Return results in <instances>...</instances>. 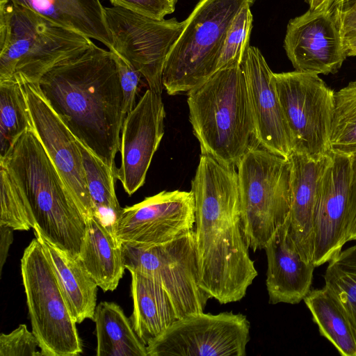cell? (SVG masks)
<instances>
[{"instance_id": "cell-18", "label": "cell", "mask_w": 356, "mask_h": 356, "mask_svg": "<svg viewBox=\"0 0 356 356\" xmlns=\"http://www.w3.org/2000/svg\"><path fill=\"white\" fill-rule=\"evenodd\" d=\"M241 67L259 145L287 159L293 150V142L278 99L274 72L260 50L250 45Z\"/></svg>"}, {"instance_id": "cell-12", "label": "cell", "mask_w": 356, "mask_h": 356, "mask_svg": "<svg viewBox=\"0 0 356 356\" xmlns=\"http://www.w3.org/2000/svg\"><path fill=\"white\" fill-rule=\"evenodd\" d=\"M250 329L241 313L191 314L148 343L147 356H245Z\"/></svg>"}, {"instance_id": "cell-37", "label": "cell", "mask_w": 356, "mask_h": 356, "mask_svg": "<svg viewBox=\"0 0 356 356\" xmlns=\"http://www.w3.org/2000/svg\"><path fill=\"white\" fill-rule=\"evenodd\" d=\"M350 173L346 215L347 242L356 241V150L350 154Z\"/></svg>"}, {"instance_id": "cell-26", "label": "cell", "mask_w": 356, "mask_h": 356, "mask_svg": "<svg viewBox=\"0 0 356 356\" xmlns=\"http://www.w3.org/2000/svg\"><path fill=\"white\" fill-rule=\"evenodd\" d=\"M321 336L343 356H356V334L348 317L328 290H311L304 298Z\"/></svg>"}, {"instance_id": "cell-3", "label": "cell", "mask_w": 356, "mask_h": 356, "mask_svg": "<svg viewBox=\"0 0 356 356\" xmlns=\"http://www.w3.org/2000/svg\"><path fill=\"white\" fill-rule=\"evenodd\" d=\"M0 170L29 205L35 222L33 227L48 241L78 258L86 219L31 127L0 156Z\"/></svg>"}, {"instance_id": "cell-4", "label": "cell", "mask_w": 356, "mask_h": 356, "mask_svg": "<svg viewBox=\"0 0 356 356\" xmlns=\"http://www.w3.org/2000/svg\"><path fill=\"white\" fill-rule=\"evenodd\" d=\"M187 97L189 120L202 154L236 167L259 145L241 65L217 70Z\"/></svg>"}, {"instance_id": "cell-27", "label": "cell", "mask_w": 356, "mask_h": 356, "mask_svg": "<svg viewBox=\"0 0 356 356\" xmlns=\"http://www.w3.org/2000/svg\"><path fill=\"white\" fill-rule=\"evenodd\" d=\"M78 144L83 157L93 216L113 234V226L122 211L115 190V172L79 140Z\"/></svg>"}, {"instance_id": "cell-23", "label": "cell", "mask_w": 356, "mask_h": 356, "mask_svg": "<svg viewBox=\"0 0 356 356\" xmlns=\"http://www.w3.org/2000/svg\"><path fill=\"white\" fill-rule=\"evenodd\" d=\"M133 327L147 346L179 319L175 307L163 288L154 280L130 272Z\"/></svg>"}, {"instance_id": "cell-24", "label": "cell", "mask_w": 356, "mask_h": 356, "mask_svg": "<svg viewBox=\"0 0 356 356\" xmlns=\"http://www.w3.org/2000/svg\"><path fill=\"white\" fill-rule=\"evenodd\" d=\"M47 19L94 39L108 49L112 39L100 0H11Z\"/></svg>"}, {"instance_id": "cell-38", "label": "cell", "mask_w": 356, "mask_h": 356, "mask_svg": "<svg viewBox=\"0 0 356 356\" xmlns=\"http://www.w3.org/2000/svg\"><path fill=\"white\" fill-rule=\"evenodd\" d=\"M13 229L10 227L0 225V274L7 259L9 248L13 241Z\"/></svg>"}, {"instance_id": "cell-21", "label": "cell", "mask_w": 356, "mask_h": 356, "mask_svg": "<svg viewBox=\"0 0 356 356\" xmlns=\"http://www.w3.org/2000/svg\"><path fill=\"white\" fill-rule=\"evenodd\" d=\"M33 229L52 264L72 316L76 323L88 318L93 321L97 284L78 258L48 241L36 227Z\"/></svg>"}, {"instance_id": "cell-39", "label": "cell", "mask_w": 356, "mask_h": 356, "mask_svg": "<svg viewBox=\"0 0 356 356\" xmlns=\"http://www.w3.org/2000/svg\"><path fill=\"white\" fill-rule=\"evenodd\" d=\"M311 11H330L335 9L339 0H305Z\"/></svg>"}, {"instance_id": "cell-10", "label": "cell", "mask_w": 356, "mask_h": 356, "mask_svg": "<svg viewBox=\"0 0 356 356\" xmlns=\"http://www.w3.org/2000/svg\"><path fill=\"white\" fill-rule=\"evenodd\" d=\"M274 80L293 150L314 160L322 159L330 150L334 91L316 74L274 73Z\"/></svg>"}, {"instance_id": "cell-41", "label": "cell", "mask_w": 356, "mask_h": 356, "mask_svg": "<svg viewBox=\"0 0 356 356\" xmlns=\"http://www.w3.org/2000/svg\"><path fill=\"white\" fill-rule=\"evenodd\" d=\"M248 1H249V3H250V6L252 4H253V3L255 1V0H248Z\"/></svg>"}, {"instance_id": "cell-6", "label": "cell", "mask_w": 356, "mask_h": 356, "mask_svg": "<svg viewBox=\"0 0 356 356\" xmlns=\"http://www.w3.org/2000/svg\"><path fill=\"white\" fill-rule=\"evenodd\" d=\"M248 0H200L164 64L162 83L170 95L188 92L216 71L227 29Z\"/></svg>"}, {"instance_id": "cell-31", "label": "cell", "mask_w": 356, "mask_h": 356, "mask_svg": "<svg viewBox=\"0 0 356 356\" xmlns=\"http://www.w3.org/2000/svg\"><path fill=\"white\" fill-rule=\"evenodd\" d=\"M0 188V225L19 231H28L33 228L35 222L29 205L6 173L1 170Z\"/></svg>"}, {"instance_id": "cell-36", "label": "cell", "mask_w": 356, "mask_h": 356, "mask_svg": "<svg viewBox=\"0 0 356 356\" xmlns=\"http://www.w3.org/2000/svg\"><path fill=\"white\" fill-rule=\"evenodd\" d=\"M343 44L347 56H356V11L335 9Z\"/></svg>"}, {"instance_id": "cell-30", "label": "cell", "mask_w": 356, "mask_h": 356, "mask_svg": "<svg viewBox=\"0 0 356 356\" xmlns=\"http://www.w3.org/2000/svg\"><path fill=\"white\" fill-rule=\"evenodd\" d=\"M330 145L348 155L356 150V80L334 92Z\"/></svg>"}, {"instance_id": "cell-1", "label": "cell", "mask_w": 356, "mask_h": 356, "mask_svg": "<svg viewBox=\"0 0 356 356\" xmlns=\"http://www.w3.org/2000/svg\"><path fill=\"white\" fill-rule=\"evenodd\" d=\"M191 191L200 286L220 304L238 302L258 273L243 229L237 168L202 154Z\"/></svg>"}, {"instance_id": "cell-19", "label": "cell", "mask_w": 356, "mask_h": 356, "mask_svg": "<svg viewBox=\"0 0 356 356\" xmlns=\"http://www.w3.org/2000/svg\"><path fill=\"white\" fill-rule=\"evenodd\" d=\"M289 218L266 243V285L269 303L298 304L311 291L315 266L305 261L289 232Z\"/></svg>"}, {"instance_id": "cell-25", "label": "cell", "mask_w": 356, "mask_h": 356, "mask_svg": "<svg viewBox=\"0 0 356 356\" xmlns=\"http://www.w3.org/2000/svg\"><path fill=\"white\" fill-rule=\"evenodd\" d=\"M93 321L97 356H147V346L116 303L101 302L96 307Z\"/></svg>"}, {"instance_id": "cell-16", "label": "cell", "mask_w": 356, "mask_h": 356, "mask_svg": "<svg viewBox=\"0 0 356 356\" xmlns=\"http://www.w3.org/2000/svg\"><path fill=\"white\" fill-rule=\"evenodd\" d=\"M161 94L148 88L125 117L120 134V165L115 178L131 195L145 182L152 158L164 134Z\"/></svg>"}, {"instance_id": "cell-14", "label": "cell", "mask_w": 356, "mask_h": 356, "mask_svg": "<svg viewBox=\"0 0 356 356\" xmlns=\"http://www.w3.org/2000/svg\"><path fill=\"white\" fill-rule=\"evenodd\" d=\"M193 192L163 191L122 208L113 232L120 243L138 245L166 243L194 229Z\"/></svg>"}, {"instance_id": "cell-11", "label": "cell", "mask_w": 356, "mask_h": 356, "mask_svg": "<svg viewBox=\"0 0 356 356\" xmlns=\"http://www.w3.org/2000/svg\"><path fill=\"white\" fill-rule=\"evenodd\" d=\"M112 39L110 51L120 56L144 77L152 90L161 94L166 58L185 21L155 19L118 7H104Z\"/></svg>"}, {"instance_id": "cell-15", "label": "cell", "mask_w": 356, "mask_h": 356, "mask_svg": "<svg viewBox=\"0 0 356 356\" xmlns=\"http://www.w3.org/2000/svg\"><path fill=\"white\" fill-rule=\"evenodd\" d=\"M350 173V155L330 150L317 186L312 259L316 267L328 262L347 242Z\"/></svg>"}, {"instance_id": "cell-5", "label": "cell", "mask_w": 356, "mask_h": 356, "mask_svg": "<svg viewBox=\"0 0 356 356\" xmlns=\"http://www.w3.org/2000/svg\"><path fill=\"white\" fill-rule=\"evenodd\" d=\"M94 44L11 0H0V81L15 77L38 83L51 68Z\"/></svg>"}, {"instance_id": "cell-33", "label": "cell", "mask_w": 356, "mask_h": 356, "mask_svg": "<svg viewBox=\"0 0 356 356\" xmlns=\"http://www.w3.org/2000/svg\"><path fill=\"white\" fill-rule=\"evenodd\" d=\"M39 341L25 324H20L9 334L0 336L1 356H42Z\"/></svg>"}, {"instance_id": "cell-22", "label": "cell", "mask_w": 356, "mask_h": 356, "mask_svg": "<svg viewBox=\"0 0 356 356\" xmlns=\"http://www.w3.org/2000/svg\"><path fill=\"white\" fill-rule=\"evenodd\" d=\"M78 259L104 292L117 288L126 269L122 244L95 216L86 219Z\"/></svg>"}, {"instance_id": "cell-28", "label": "cell", "mask_w": 356, "mask_h": 356, "mask_svg": "<svg viewBox=\"0 0 356 356\" xmlns=\"http://www.w3.org/2000/svg\"><path fill=\"white\" fill-rule=\"evenodd\" d=\"M328 262L325 287L337 300L356 334V245L341 250Z\"/></svg>"}, {"instance_id": "cell-2", "label": "cell", "mask_w": 356, "mask_h": 356, "mask_svg": "<svg viewBox=\"0 0 356 356\" xmlns=\"http://www.w3.org/2000/svg\"><path fill=\"white\" fill-rule=\"evenodd\" d=\"M38 85L76 138L115 172L125 116L112 52L94 44L51 68Z\"/></svg>"}, {"instance_id": "cell-40", "label": "cell", "mask_w": 356, "mask_h": 356, "mask_svg": "<svg viewBox=\"0 0 356 356\" xmlns=\"http://www.w3.org/2000/svg\"><path fill=\"white\" fill-rule=\"evenodd\" d=\"M335 9L337 10H355L356 0H339Z\"/></svg>"}, {"instance_id": "cell-8", "label": "cell", "mask_w": 356, "mask_h": 356, "mask_svg": "<svg viewBox=\"0 0 356 356\" xmlns=\"http://www.w3.org/2000/svg\"><path fill=\"white\" fill-rule=\"evenodd\" d=\"M21 273L33 333L42 356H76L82 343L42 244L33 238L21 259Z\"/></svg>"}, {"instance_id": "cell-20", "label": "cell", "mask_w": 356, "mask_h": 356, "mask_svg": "<svg viewBox=\"0 0 356 356\" xmlns=\"http://www.w3.org/2000/svg\"><path fill=\"white\" fill-rule=\"evenodd\" d=\"M325 156L314 160L293 150L287 158L291 165V191L289 232L301 257L312 263L317 186Z\"/></svg>"}, {"instance_id": "cell-7", "label": "cell", "mask_w": 356, "mask_h": 356, "mask_svg": "<svg viewBox=\"0 0 356 356\" xmlns=\"http://www.w3.org/2000/svg\"><path fill=\"white\" fill-rule=\"evenodd\" d=\"M240 209L248 245L254 252L289 218L291 205V165L288 159L259 145L237 166Z\"/></svg>"}, {"instance_id": "cell-17", "label": "cell", "mask_w": 356, "mask_h": 356, "mask_svg": "<svg viewBox=\"0 0 356 356\" xmlns=\"http://www.w3.org/2000/svg\"><path fill=\"white\" fill-rule=\"evenodd\" d=\"M284 48L295 70L325 75L336 73L347 57L335 9L311 11L291 19Z\"/></svg>"}, {"instance_id": "cell-13", "label": "cell", "mask_w": 356, "mask_h": 356, "mask_svg": "<svg viewBox=\"0 0 356 356\" xmlns=\"http://www.w3.org/2000/svg\"><path fill=\"white\" fill-rule=\"evenodd\" d=\"M30 127L40 141L86 219L93 216L78 140L52 108L38 83H22Z\"/></svg>"}, {"instance_id": "cell-35", "label": "cell", "mask_w": 356, "mask_h": 356, "mask_svg": "<svg viewBox=\"0 0 356 356\" xmlns=\"http://www.w3.org/2000/svg\"><path fill=\"white\" fill-rule=\"evenodd\" d=\"M113 6L121 7L155 19H164L175 9L177 0H108Z\"/></svg>"}, {"instance_id": "cell-34", "label": "cell", "mask_w": 356, "mask_h": 356, "mask_svg": "<svg viewBox=\"0 0 356 356\" xmlns=\"http://www.w3.org/2000/svg\"><path fill=\"white\" fill-rule=\"evenodd\" d=\"M118 68L120 86L123 94L124 116L133 110L142 74L129 62L118 54L111 51Z\"/></svg>"}, {"instance_id": "cell-32", "label": "cell", "mask_w": 356, "mask_h": 356, "mask_svg": "<svg viewBox=\"0 0 356 356\" xmlns=\"http://www.w3.org/2000/svg\"><path fill=\"white\" fill-rule=\"evenodd\" d=\"M253 17L250 5H245L229 25L218 63L217 70L233 65H241L249 46Z\"/></svg>"}, {"instance_id": "cell-29", "label": "cell", "mask_w": 356, "mask_h": 356, "mask_svg": "<svg viewBox=\"0 0 356 356\" xmlns=\"http://www.w3.org/2000/svg\"><path fill=\"white\" fill-rule=\"evenodd\" d=\"M29 127L22 82L15 77L0 81V156Z\"/></svg>"}, {"instance_id": "cell-9", "label": "cell", "mask_w": 356, "mask_h": 356, "mask_svg": "<svg viewBox=\"0 0 356 356\" xmlns=\"http://www.w3.org/2000/svg\"><path fill=\"white\" fill-rule=\"evenodd\" d=\"M121 244L126 269L156 281L179 318L204 312L211 298L200 286L193 229L161 245Z\"/></svg>"}]
</instances>
